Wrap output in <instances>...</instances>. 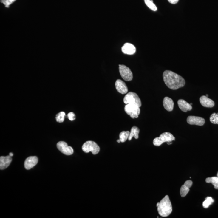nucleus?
<instances>
[{
  "label": "nucleus",
  "instance_id": "f257e3e1",
  "mask_svg": "<svg viewBox=\"0 0 218 218\" xmlns=\"http://www.w3.org/2000/svg\"><path fill=\"white\" fill-rule=\"evenodd\" d=\"M163 80L168 87L172 90H177L183 87L185 84L184 79L174 72L165 70L163 74Z\"/></svg>",
  "mask_w": 218,
  "mask_h": 218
},
{
  "label": "nucleus",
  "instance_id": "f03ea898",
  "mask_svg": "<svg viewBox=\"0 0 218 218\" xmlns=\"http://www.w3.org/2000/svg\"><path fill=\"white\" fill-rule=\"evenodd\" d=\"M157 207V211L160 215L163 217L168 216L173 210L169 196L166 195L160 202Z\"/></svg>",
  "mask_w": 218,
  "mask_h": 218
},
{
  "label": "nucleus",
  "instance_id": "7ed1b4c3",
  "mask_svg": "<svg viewBox=\"0 0 218 218\" xmlns=\"http://www.w3.org/2000/svg\"><path fill=\"white\" fill-rule=\"evenodd\" d=\"M175 140V137L171 133L165 132L161 134L159 137L155 138L153 140V144L156 146H160L164 143L167 142L168 144L172 143V141Z\"/></svg>",
  "mask_w": 218,
  "mask_h": 218
},
{
  "label": "nucleus",
  "instance_id": "20e7f679",
  "mask_svg": "<svg viewBox=\"0 0 218 218\" xmlns=\"http://www.w3.org/2000/svg\"><path fill=\"white\" fill-rule=\"evenodd\" d=\"M83 151L86 153L91 152L94 155L97 154L100 151V148L96 143L89 141L84 143L82 146Z\"/></svg>",
  "mask_w": 218,
  "mask_h": 218
},
{
  "label": "nucleus",
  "instance_id": "39448f33",
  "mask_svg": "<svg viewBox=\"0 0 218 218\" xmlns=\"http://www.w3.org/2000/svg\"><path fill=\"white\" fill-rule=\"evenodd\" d=\"M124 103L127 104L137 105L139 107H141V102L140 98L135 92H130L125 96L124 98Z\"/></svg>",
  "mask_w": 218,
  "mask_h": 218
},
{
  "label": "nucleus",
  "instance_id": "423d86ee",
  "mask_svg": "<svg viewBox=\"0 0 218 218\" xmlns=\"http://www.w3.org/2000/svg\"><path fill=\"white\" fill-rule=\"evenodd\" d=\"M124 111L132 118H138L140 113V107L137 105L127 104L124 107Z\"/></svg>",
  "mask_w": 218,
  "mask_h": 218
},
{
  "label": "nucleus",
  "instance_id": "0eeeda50",
  "mask_svg": "<svg viewBox=\"0 0 218 218\" xmlns=\"http://www.w3.org/2000/svg\"><path fill=\"white\" fill-rule=\"evenodd\" d=\"M120 73L122 78L126 81H130L133 78V74L130 68L124 65H119Z\"/></svg>",
  "mask_w": 218,
  "mask_h": 218
},
{
  "label": "nucleus",
  "instance_id": "6e6552de",
  "mask_svg": "<svg viewBox=\"0 0 218 218\" xmlns=\"http://www.w3.org/2000/svg\"><path fill=\"white\" fill-rule=\"evenodd\" d=\"M57 148L64 154L69 156L73 154L74 150L72 148L68 146L67 143L64 141H59L57 143Z\"/></svg>",
  "mask_w": 218,
  "mask_h": 218
},
{
  "label": "nucleus",
  "instance_id": "1a4fd4ad",
  "mask_svg": "<svg viewBox=\"0 0 218 218\" xmlns=\"http://www.w3.org/2000/svg\"><path fill=\"white\" fill-rule=\"evenodd\" d=\"M187 123L191 125H196L202 126L205 123V119L204 118L198 116H189L187 119Z\"/></svg>",
  "mask_w": 218,
  "mask_h": 218
},
{
  "label": "nucleus",
  "instance_id": "9d476101",
  "mask_svg": "<svg viewBox=\"0 0 218 218\" xmlns=\"http://www.w3.org/2000/svg\"><path fill=\"white\" fill-rule=\"evenodd\" d=\"M38 162L36 156H30L26 158L24 162V167L27 170H30L36 166Z\"/></svg>",
  "mask_w": 218,
  "mask_h": 218
},
{
  "label": "nucleus",
  "instance_id": "9b49d317",
  "mask_svg": "<svg viewBox=\"0 0 218 218\" xmlns=\"http://www.w3.org/2000/svg\"><path fill=\"white\" fill-rule=\"evenodd\" d=\"M115 86L117 91L121 94H126L128 91V89L126 84L120 79H117L116 81Z\"/></svg>",
  "mask_w": 218,
  "mask_h": 218
},
{
  "label": "nucleus",
  "instance_id": "f8f14e48",
  "mask_svg": "<svg viewBox=\"0 0 218 218\" xmlns=\"http://www.w3.org/2000/svg\"><path fill=\"white\" fill-rule=\"evenodd\" d=\"M193 182L191 180H188L185 182L180 189V193L181 197H184L189 193V189L192 186Z\"/></svg>",
  "mask_w": 218,
  "mask_h": 218
},
{
  "label": "nucleus",
  "instance_id": "ddd939ff",
  "mask_svg": "<svg viewBox=\"0 0 218 218\" xmlns=\"http://www.w3.org/2000/svg\"><path fill=\"white\" fill-rule=\"evenodd\" d=\"M122 51L124 54H134L136 52V48L133 44L130 43H126L122 47Z\"/></svg>",
  "mask_w": 218,
  "mask_h": 218
},
{
  "label": "nucleus",
  "instance_id": "4468645a",
  "mask_svg": "<svg viewBox=\"0 0 218 218\" xmlns=\"http://www.w3.org/2000/svg\"><path fill=\"white\" fill-rule=\"evenodd\" d=\"M12 161V158L10 156H2L0 157V169L4 170L7 168Z\"/></svg>",
  "mask_w": 218,
  "mask_h": 218
},
{
  "label": "nucleus",
  "instance_id": "2eb2a0df",
  "mask_svg": "<svg viewBox=\"0 0 218 218\" xmlns=\"http://www.w3.org/2000/svg\"><path fill=\"white\" fill-rule=\"evenodd\" d=\"M200 102L203 107L206 108H213L214 106V101L206 96L203 95L200 98Z\"/></svg>",
  "mask_w": 218,
  "mask_h": 218
},
{
  "label": "nucleus",
  "instance_id": "dca6fc26",
  "mask_svg": "<svg viewBox=\"0 0 218 218\" xmlns=\"http://www.w3.org/2000/svg\"><path fill=\"white\" fill-rule=\"evenodd\" d=\"M177 103L179 108L181 109L183 112H186L189 111H191L192 109V107L191 105L187 102L186 101H185L182 99H180L178 101Z\"/></svg>",
  "mask_w": 218,
  "mask_h": 218
},
{
  "label": "nucleus",
  "instance_id": "f3484780",
  "mask_svg": "<svg viewBox=\"0 0 218 218\" xmlns=\"http://www.w3.org/2000/svg\"><path fill=\"white\" fill-rule=\"evenodd\" d=\"M163 104L164 108L168 111L171 112L173 111L174 108V103L171 98L168 97H165L163 100Z\"/></svg>",
  "mask_w": 218,
  "mask_h": 218
},
{
  "label": "nucleus",
  "instance_id": "a211bd4d",
  "mask_svg": "<svg viewBox=\"0 0 218 218\" xmlns=\"http://www.w3.org/2000/svg\"><path fill=\"white\" fill-rule=\"evenodd\" d=\"M140 129L136 126H133L131 129L130 131L129 136V141H131L133 137L136 139L139 138V134L140 133Z\"/></svg>",
  "mask_w": 218,
  "mask_h": 218
},
{
  "label": "nucleus",
  "instance_id": "6ab92c4d",
  "mask_svg": "<svg viewBox=\"0 0 218 218\" xmlns=\"http://www.w3.org/2000/svg\"><path fill=\"white\" fill-rule=\"evenodd\" d=\"M206 182L207 183H212L215 189H218V177H213L206 178Z\"/></svg>",
  "mask_w": 218,
  "mask_h": 218
},
{
  "label": "nucleus",
  "instance_id": "aec40b11",
  "mask_svg": "<svg viewBox=\"0 0 218 218\" xmlns=\"http://www.w3.org/2000/svg\"><path fill=\"white\" fill-rule=\"evenodd\" d=\"M130 132L129 131H122L119 134L120 140L122 143L125 142L128 139Z\"/></svg>",
  "mask_w": 218,
  "mask_h": 218
},
{
  "label": "nucleus",
  "instance_id": "412c9836",
  "mask_svg": "<svg viewBox=\"0 0 218 218\" xmlns=\"http://www.w3.org/2000/svg\"><path fill=\"white\" fill-rule=\"evenodd\" d=\"M145 3L146 5L152 11H156L157 10V7L154 4L152 0H144Z\"/></svg>",
  "mask_w": 218,
  "mask_h": 218
},
{
  "label": "nucleus",
  "instance_id": "4be33fe9",
  "mask_svg": "<svg viewBox=\"0 0 218 218\" xmlns=\"http://www.w3.org/2000/svg\"><path fill=\"white\" fill-rule=\"evenodd\" d=\"M214 200L211 197H207L205 199V201L203 202V207L205 208H208L209 206L214 202Z\"/></svg>",
  "mask_w": 218,
  "mask_h": 218
},
{
  "label": "nucleus",
  "instance_id": "5701e85b",
  "mask_svg": "<svg viewBox=\"0 0 218 218\" xmlns=\"http://www.w3.org/2000/svg\"><path fill=\"white\" fill-rule=\"evenodd\" d=\"M66 116L65 113L64 112H61L57 114L56 116V120L58 123H63L64 120V117Z\"/></svg>",
  "mask_w": 218,
  "mask_h": 218
},
{
  "label": "nucleus",
  "instance_id": "b1692460",
  "mask_svg": "<svg viewBox=\"0 0 218 218\" xmlns=\"http://www.w3.org/2000/svg\"><path fill=\"white\" fill-rule=\"evenodd\" d=\"M210 120L213 124H218V114L216 113H213V114H212L210 116Z\"/></svg>",
  "mask_w": 218,
  "mask_h": 218
},
{
  "label": "nucleus",
  "instance_id": "393cba45",
  "mask_svg": "<svg viewBox=\"0 0 218 218\" xmlns=\"http://www.w3.org/2000/svg\"><path fill=\"white\" fill-rule=\"evenodd\" d=\"M16 0H1V2L5 5V7H9V6L15 1Z\"/></svg>",
  "mask_w": 218,
  "mask_h": 218
},
{
  "label": "nucleus",
  "instance_id": "a878e982",
  "mask_svg": "<svg viewBox=\"0 0 218 218\" xmlns=\"http://www.w3.org/2000/svg\"><path fill=\"white\" fill-rule=\"evenodd\" d=\"M68 119L71 121H73L76 119V116L73 112H70L68 115Z\"/></svg>",
  "mask_w": 218,
  "mask_h": 218
},
{
  "label": "nucleus",
  "instance_id": "bb28decb",
  "mask_svg": "<svg viewBox=\"0 0 218 218\" xmlns=\"http://www.w3.org/2000/svg\"><path fill=\"white\" fill-rule=\"evenodd\" d=\"M169 3L172 4H176L178 3L179 0H168Z\"/></svg>",
  "mask_w": 218,
  "mask_h": 218
},
{
  "label": "nucleus",
  "instance_id": "cd10ccee",
  "mask_svg": "<svg viewBox=\"0 0 218 218\" xmlns=\"http://www.w3.org/2000/svg\"><path fill=\"white\" fill-rule=\"evenodd\" d=\"M13 154L12 153H10V154H9V156H11V157H12L13 156Z\"/></svg>",
  "mask_w": 218,
  "mask_h": 218
},
{
  "label": "nucleus",
  "instance_id": "c85d7f7f",
  "mask_svg": "<svg viewBox=\"0 0 218 218\" xmlns=\"http://www.w3.org/2000/svg\"><path fill=\"white\" fill-rule=\"evenodd\" d=\"M117 143H120L121 142L120 139H119V140H117Z\"/></svg>",
  "mask_w": 218,
  "mask_h": 218
},
{
  "label": "nucleus",
  "instance_id": "c756f323",
  "mask_svg": "<svg viewBox=\"0 0 218 218\" xmlns=\"http://www.w3.org/2000/svg\"><path fill=\"white\" fill-rule=\"evenodd\" d=\"M159 202H158L157 203V205H156V206H157H157H158V205H159Z\"/></svg>",
  "mask_w": 218,
  "mask_h": 218
},
{
  "label": "nucleus",
  "instance_id": "7c9ffc66",
  "mask_svg": "<svg viewBox=\"0 0 218 218\" xmlns=\"http://www.w3.org/2000/svg\"><path fill=\"white\" fill-rule=\"evenodd\" d=\"M206 96L208 97V94H206Z\"/></svg>",
  "mask_w": 218,
  "mask_h": 218
},
{
  "label": "nucleus",
  "instance_id": "2f4dec72",
  "mask_svg": "<svg viewBox=\"0 0 218 218\" xmlns=\"http://www.w3.org/2000/svg\"><path fill=\"white\" fill-rule=\"evenodd\" d=\"M217 176H218V174H217Z\"/></svg>",
  "mask_w": 218,
  "mask_h": 218
},
{
  "label": "nucleus",
  "instance_id": "473e14b6",
  "mask_svg": "<svg viewBox=\"0 0 218 218\" xmlns=\"http://www.w3.org/2000/svg\"><path fill=\"white\" fill-rule=\"evenodd\" d=\"M217 114H218V113Z\"/></svg>",
  "mask_w": 218,
  "mask_h": 218
}]
</instances>
